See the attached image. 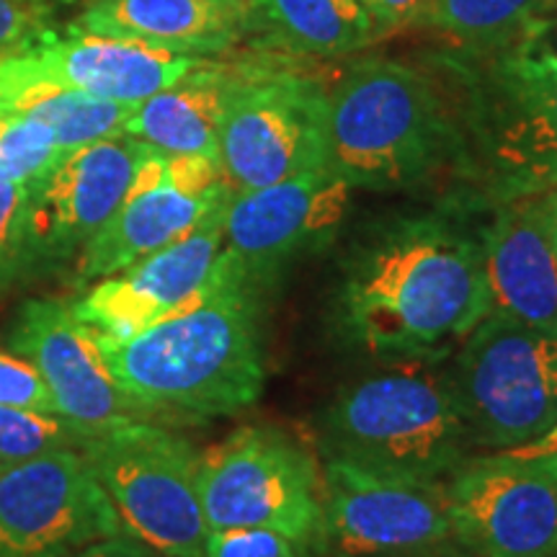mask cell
Returning a JSON list of instances; mask_svg holds the SVG:
<instances>
[{
  "mask_svg": "<svg viewBox=\"0 0 557 557\" xmlns=\"http://www.w3.org/2000/svg\"><path fill=\"white\" fill-rule=\"evenodd\" d=\"M5 344L39 369L58 413L88 434H101L132 421H150L116 385L103 359L99 336L78 318L73 302H24L11 323Z\"/></svg>",
  "mask_w": 557,
  "mask_h": 557,
  "instance_id": "cell-15",
  "label": "cell"
},
{
  "mask_svg": "<svg viewBox=\"0 0 557 557\" xmlns=\"http://www.w3.org/2000/svg\"><path fill=\"white\" fill-rule=\"evenodd\" d=\"M359 3L364 5L374 26H385V29L416 21L429 9V0H359Z\"/></svg>",
  "mask_w": 557,
  "mask_h": 557,
  "instance_id": "cell-31",
  "label": "cell"
},
{
  "mask_svg": "<svg viewBox=\"0 0 557 557\" xmlns=\"http://www.w3.org/2000/svg\"><path fill=\"white\" fill-rule=\"evenodd\" d=\"M47 3H75V0H47Z\"/></svg>",
  "mask_w": 557,
  "mask_h": 557,
  "instance_id": "cell-36",
  "label": "cell"
},
{
  "mask_svg": "<svg viewBox=\"0 0 557 557\" xmlns=\"http://www.w3.org/2000/svg\"><path fill=\"white\" fill-rule=\"evenodd\" d=\"M26 186L0 176V289L32 274L26 248Z\"/></svg>",
  "mask_w": 557,
  "mask_h": 557,
  "instance_id": "cell-27",
  "label": "cell"
},
{
  "mask_svg": "<svg viewBox=\"0 0 557 557\" xmlns=\"http://www.w3.org/2000/svg\"><path fill=\"white\" fill-rule=\"evenodd\" d=\"M235 78L238 65L199 62L173 86L139 103L124 135L143 139L165 156L220 158V127Z\"/></svg>",
  "mask_w": 557,
  "mask_h": 557,
  "instance_id": "cell-21",
  "label": "cell"
},
{
  "mask_svg": "<svg viewBox=\"0 0 557 557\" xmlns=\"http://www.w3.org/2000/svg\"><path fill=\"white\" fill-rule=\"evenodd\" d=\"M261 287L227 248L205 284L150 329L99 344L116 385L156 423H201L253 406L267 385Z\"/></svg>",
  "mask_w": 557,
  "mask_h": 557,
  "instance_id": "cell-2",
  "label": "cell"
},
{
  "mask_svg": "<svg viewBox=\"0 0 557 557\" xmlns=\"http://www.w3.org/2000/svg\"><path fill=\"white\" fill-rule=\"evenodd\" d=\"M318 549L331 557L416 553L451 540L447 483L325 455Z\"/></svg>",
  "mask_w": 557,
  "mask_h": 557,
  "instance_id": "cell-10",
  "label": "cell"
},
{
  "mask_svg": "<svg viewBox=\"0 0 557 557\" xmlns=\"http://www.w3.org/2000/svg\"><path fill=\"white\" fill-rule=\"evenodd\" d=\"M50 18L52 5L47 0H0V52L47 37Z\"/></svg>",
  "mask_w": 557,
  "mask_h": 557,
  "instance_id": "cell-30",
  "label": "cell"
},
{
  "mask_svg": "<svg viewBox=\"0 0 557 557\" xmlns=\"http://www.w3.org/2000/svg\"><path fill=\"white\" fill-rule=\"evenodd\" d=\"M209 532L261 527L318 549L323 472L310 451L271 426H243L199 455Z\"/></svg>",
  "mask_w": 557,
  "mask_h": 557,
  "instance_id": "cell-9",
  "label": "cell"
},
{
  "mask_svg": "<svg viewBox=\"0 0 557 557\" xmlns=\"http://www.w3.org/2000/svg\"><path fill=\"white\" fill-rule=\"evenodd\" d=\"M542 209H545L549 235H553V243H555V250H557V189L542 194Z\"/></svg>",
  "mask_w": 557,
  "mask_h": 557,
  "instance_id": "cell-34",
  "label": "cell"
},
{
  "mask_svg": "<svg viewBox=\"0 0 557 557\" xmlns=\"http://www.w3.org/2000/svg\"><path fill=\"white\" fill-rule=\"evenodd\" d=\"M329 90L284 65L243 62L220 127L230 189H259L329 169Z\"/></svg>",
  "mask_w": 557,
  "mask_h": 557,
  "instance_id": "cell-8",
  "label": "cell"
},
{
  "mask_svg": "<svg viewBox=\"0 0 557 557\" xmlns=\"http://www.w3.org/2000/svg\"><path fill=\"white\" fill-rule=\"evenodd\" d=\"M65 150L45 122L26 114L0 116V176L13 184H37L60 163Z\"/></svg>",
  "mask_w": 557,
  "mask_h": 557,
  "instance_id": "cell-25",
  "label": "cell"
},
{
  "mask_svg": "<svg viewBox=\"0 0 557 557\" xmlns=\"http://www.w3.org/2000/svg\"><path fill=\"white\" fill-rule=\"evenodd\" d=\"M248 29L276 50L338 58L377 32L359 0H248Z\"/></svg>",
  "mask_w": 557,
  "mask_h": 557,
  "instance_id": "cell-22",
  "label": "cell"
},
{
  "mask_svg": "<svg viewBox=\"0 0 557 557\" xmlns=\"http://www.w3.org/2000/svg\"><path fill=\"white\" fill-rule=\"evenodd\" d=\"M472 444L504 451L557 423V325L487 315L451 367Z\"/></svg>",
  "mask_w": 557,
  "mask_h": 557,
  "instance_id": "cell-7",
  "label": "cell"
},
{
  "mask_svg": "<svg viewBox=\"0 0 557 557\" xmlns=\"http://www.w3.org/2000/svg\"><path fill=\"white\" fill-rule=\"evenodd\" d=\"M0 406L58 413L50 387L39 369L13 351H0Z\"/></svg>",
  "mask_w": 557,
  "mask_h": 557,
  "instance_id": "cell-29",
  "label": "cell"
},
{
  "mask_svg": "<svg viewBox=\"0 0 557 557\" xmlns=\"http://www.w3.org/2000/svg\"><path fill=\"white\" fill-rule=\"evenodd\" d=\"M227 199L189 235L145 256L120 274L101 278L75 299L73 308L83 323L101 338L124 341L184 305L205 284L220 250L225 248Z\"/></svg>",
  "mask_w": 557,
  "mask_h": 557,
  "instance_id": "cell-17",
  "label": "cell"
},
{
  "mask_svg": "<svg viewBox=\"0 0 557 557\" xmlns=\"http://www.w3.org/2000/svg\"><path fill=\"white\" fill-rule=\"evenodd\" d=\"M156 148L120 135L70 150L45 178L29 186L26 248L32 274L75 263L94 235L114 218Z\"/></svg>",
  "mask_w": 557,
  "mask_h": 557,
  "instance_id": "cell-13",
  "label": "cell"
},
{
  "mask_svg": "<svg viewBox=\"0 0 557 557\" xmlns=\"http://www.w3.org/2000/svg\"><path fill=\"white\" fill-rule=\"evenodd\" d=\"M385 364L387 369L348 382L320 410L323 451L442 483L475 449L451 367L442 359Z\"/></svg>",
  "mask_w": 557,
  "mask_h": 557,
  "instance_id": "cell-3",
  "label": "cell"
},
{
  "mask_svg": "<svg viewBox=\"0 0 557 557\" xmlns=\"http://www.w3.org/2000/svg\"><path fill=\"white\" fill-rule=\"evenodd\" d=\"M491 312L557 325V250L542 194L508 199L480 238Z\"/></svg>",
  "mask_w": 557,
  "mask_h": 557,
  "instance_id": "cell-19",
  "label": "cell"
},
{
  "mask_svg": "<svg viewBox=\"0 0 557 557\" xmlns=\"http://www.w3.org/2000/svg\"><path fill=\"white\" fill-rule=\"evenodd\" d=\"M230 194V186L218 191L186 189L169 173V156L152 150L139 165L124 205L75 259L73 282L78 287L101 282L181 240Z\"/></svg>",
  "mask_w": 557,
  "mask_h": 557,
  "instance_id": "cell-18",
  "label": "cell"
},
{
  "mask_svg": "<svg viewBox=\"0 0 557 557\" xmlns=\"http://www.w3.org/2000/svg\"><path fill=\"white\" fill-rule=\"evenodd\" d=\"M73 26L209 58L246 37L248 0H94Z\"/></svg>",
  "mask_w": 557,
  "mask_h": 557,
  "instance_id": "cell-20",
  "label": "cell"
},
{
  "mask_svg": "<svg viewBox=\"0 0 557 557\" xmlns=\"http://www.w3.org/2000/svg\"><path fill=\"white\" fill-rule=\"evenodd\" d=\"M447 508L451 537L475 557H557L555 459H468L449 478Z\"/></svg>",
  "mask_w": 557,
  "mask_h": 557,
  "instance_id": "cell-12",
  "label": "cell"
},
{
  "mask_svg": "<svg viewBox=\"0 0 557 557\" xmlns=\"http://www.w3.org/2000/svg\"><path fill=\"white\" fill-rule=\"evenodd\" d=\"M480 52L465 83L485 176L506 201L557 189V54L542 34Z\"/></svg>",
  "mask_w": 557,
  "mask_h": 557,
  "instance_id": "cell-5",
  "label": "cell"
},
{
  "mask_svg": "<svg viewBox=\"0 0 557 557\" xmlns=\"http://www.w3.org/2000/svg\"><path fill=\"white\" fill-rule=\"evenodd\" d=\"M139 107V103H137ZM135 103L99 99L73 88L58 86H26L13 101L11 114H26L45 122L54 132L60 148L70 152L124 135Z\"/></svg>",
  "mask_w": 557,
  "mask_h": 557,
  "instance_id": "cell-23",
  "label": "cell"
},
{
  "mask_svg": "<svg viewBox=\"0 0 557 557\" xmlns=\"http://www.w3.org/2000/svg\"><path fill=\"white\" fill-rule=\"evenodd\" d=\"M124 532L78 449L0 468V557H73Z\"/></svg>",
  "mask_w": 557,
  "mask_h": 557,
  "instance_id": "cell-11",
  "label": "cell"
},
{
  "mask_svg": "<svg viewBox=\"0 0 557 557\" xmlns=\"http://www.w3.org/2000/svg\"><path fill=\"white\" fill-rule=\"evenodd\" d=\"M73 557H150V549L129 534H120V537L94 542Z\"/></svg>",
  "mask_w": 557,
  "mask_h": 557,
  "instance_id": "cell-32",
  "label": "cell"
},
{
  "mask_svg": "<svg viewBox=\"0 0 557 557\" xmlns=\"http://www.w3.org/2000/svg\"><path fill=\"white\" fill-rule=\"evenodd\" d=\"M81 455L124 532L163 557H205L209 534L199 504V451L165 423L132 421L90 434Z\"/></svg>",
  "mask_w": 557,
  "mask_h": 557,
  "instance_id": "cell-6",
  "label": "cell"
},
{
  "mask_svg": "<svg viewBox=\"0 0 557 557\" xmlns=\"http://www.w3.org/2000/svg\"><path fill=\"white\" fill-rule=\"evenodd\" d=\"M329 169L351 189L418 184L457 145L434 83L400 62L369 60L346 70L329 90Z\"/></svg>",
  "mask_w": 557,
  "mask_h": 557,
  "instance_id": "cell-4",
  "label": "cell"
},
{
  "mask_svg": "<svg viewBox=\"0 0 557 557\" xmlns=\"http://www.w3.org/2000/svg\"><path fill=\"white\" fill-rule=\"evenodd\" d=\"M348 201L351 186L331 169L233 191L225 207V248L261 289L271 287L284 267L333 240Z\"/></svg>",
  "mask_w": 557,
  "mask_h": 557,
  "instance_id": "cell-16",
  "label": "cell"
},
{
  "mask_svg": "<svg viewBox=\"0 0 557 557\" xmlns=\"http://www.w3.org/2000/svg\"><path fill=\"white\" fill-rule=\"evenodd\" d=\"M506 455L511 457H521V459H555L557 462V423L545 434L532 438V442L521 444V447L513 449H504Z\"/></svg>",
  "mask_w": 557,
  "mask_h": 557,
  "instance_id": "cell-33",
  "label": "cell"
},
{
  "mask_svg": "<svg viewBox=\"0 0 557 557\" xmlns=\"http://www.w3.org/2000/svg\"><path fill=\"white\" fill-rule=\"evenodd\" d=\"M90 434L58 413L0 406V468L58 449H81Z\"/></svg>",
  "mask_w": 557,
  "mask_h": 557,
  "instance_id": "cell-26",
  "label": "cell"
},
{
  "mask_svg": "<svg viewBox=\"0 0 557 557\" xmlns=\"http://www.w3.org/2000/svg\"><path fill=\"white\" fill-rule=\"evenodd\" d=\"M557 0H429L423 18L475 50L540 37Z\"/></svg>",
  "mask_w": 557,
  "mask_h": 557,
  "instance_id": "cell-24",
  "label": "cell"
},
{
  "mask_svg": "<svg viewBox=\"0 0 557 557\" xmlns=\"http://www.w3.org/2000/svg\"><path fill=\"white\" fill-rule=\"evenodd\" d=\"M312 547L274 532V529L243 527L209 532L205 557H312Z\"/></svg>",
  "mask_w": 557,
  "mask_h": 557,
  "instance_id": "cell-28",
  "label": "cell"
},
{
  "mask_svg": "<svg viewBox=\"0 0 557 557\" xmlns=\"http://www.w3.org/2000/svg\"><path fill=\"white\" fill-rule=\"evenodd\" d=\"M487 312L480 240L442 218L377 225L341 267L338 329L382 361L444 359Z\"/></svg>",
  "mask_w": 557,
  "mask_h": 557,
  "instance_id": "cell-1",
  "label": "cell"
},
{
  "mask_svg": "<svg viewBox=\"0 0 557 557\" xmlns=\"http://www.w3.org/2000/svg\"><path fill=\"white\" fill-rule=\"evenodd\" d=\"M11 103H13V90L0 81V116L11 114Z\"/></svg>",
  "mask_w": 557,
  "mask_h": 557,
  "instance_id": "cell-35",
  "label": "cell"
},
{
  "mask_svg": "<svg viewBox=\"0 0 557 557\" xmlns=\"http://www.w3.org/2000/svg\"><path fill=\"white\" fill-rule=\"evenodd\" d=\"M205 60L132 37L70 26L65 37L47 34L34 45L0 52V81L13 90V101L26 86L45 83L137 107Z\"/></svg>",
  "mask_w": 557,
  "mask_h": 557,
  "instance_id": "cell-14",
  "label": "cell"
}]
</instances>
